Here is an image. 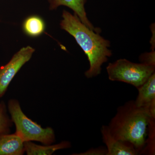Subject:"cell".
I'll use <instances>...</instances> for the list:
<instances>
[{"label":"cell","instance_id":"cell-1","mask_svg":"<svg viewBox=\"0 0 155 155\" xmlns=\"http://www.w3.org/2000/svg\"><path fill=\"white\" fill-rule=\"evenodd\" d=\"M63 19L60 25L75 38L86 54L89 62L90 67L84 73L87 78H90L100 75L101 67L112 55L109 49L110 42L84 24L75 14L64 10L62 14Z\"/></svg>","mask_w":155,"mask_h":155},{"label":"cell","instance_id":"cell-2","mask_svg":"<svg viewBox=\"0 0 155 155\" xmlns=\"http://www.w3.org/2000/svg\"><path fill=\"white\" fill-rule=\"evenodd\" d=\"M155 118L148 107H138L129 101L117 108L108 125L112 136L133 145L139 154L144 147L150 120Z\"/></svg>","mask_w":155,"mask_h":155},{"label":"cell","instance_id":"cell-3","mask_svg":"<svg viewBox=\"0 0 155 155\" xmlns=\"http://www.w3.org/2000/svg\"><path fill=\"white\" fill-rule=\"evenodd\" d=\"M8 110L16 126V133L24 142L36 141L44 145H50L55 141L54 131L51 127L43 128L23 113L17 100H10Z\"/></svg>","mask_w":155,"mask_h":155},{"label":"cell","instance_id":"cell-4","mask_svg":"<svg viewBox=\"0 0 155 155\" xmlns=\"http://www.w3.org/2000/svg\"><path fill=\"white\" fill-rule=\"evenodd\" d=\"M155 70V66L132 63L125 59L110 63L107 67L110 80L128 84L137 89L147 81Z\"/></svg>","mask_w":155,"mask_h":155},{"label":"cell","instance_id":"cell-5","mask_svg":"<svg viewBox=\"0 0 155 155\" xmlns=\"http://www.w3.org/2000/svg\"><path fill=\"white\" fill-rule=\"evenodd\" d=\"M35 51L29 46L22 48L8 64L0 68V98L5 94L11 81L22 66L30 60Z\"/></svg>","mask_w":155,"mask_h":155},{"label":"cell","instance_id":"cell-6","mask_svg":"<svg viewBox=\"0 0 155 155\" xmlns=\"http://www.w3.org/2000/svg\"><path fill=\"white\" fill-rule=\"evenodd\" d=\"M103 142L107 149V155H137L138 152L127 142L116 139L110 132L108 125L102 126L101 129Z\"/></svg>","mask_w":155,"mask_h":155},{"label":"cell","instance_id":"cell-7","mask_svg":"<svg viewBox=\"0 0 155 155\" xmlns=\"http://www.w3.org/2000/svg\"><path fill=\"white\" fill-rule=\"evenodd\" d=\"M50 10L58 8L59 6H65L72 9L81 22L90 29L96 32H100L99 28H94L87 17L85 6L87 0H48Z\"/></svg>","mask_w":155,"mask_h":155},{"label":"cell","instance_id":"cell-8","mask_svg":"<svg viewBox=\"0 0 155 155\" xmlns=\"http://www.w3.org/2000/svg\"><path fill=\"white\" fill-rule=\"evenodd\" d=\"M24 142L16 133L0 135V155H22Z\"/></svg>","mask_w":155,"mask_h":155},{"label":"cell","instance_id":"cell-9","mask_svg":"<svg viewBox=\"0 0 155 155\" xmlns=\"http://www.w3.org/2000/svg\"><path fill=\"white\" fill-rule=\"evenodd\" d=\"M137 89L138 95L134 101L136 105L147 107L155 103V72Z\"/></svg>","mask_w":155,"mask_h":155},{"label":"cell","instance_id":"cell-10","mask_svg":"<svg viewBox=\"0 0 155 155\" xmlns=\"http://www.w3.org/2000/svg\"><path fill=\"white\" fill-rule=\"evenodd\" d=\"M25 151L28 155H51L56 151L69 148L71 143L68 141L61 142L58 144L40 145L31 141L24 142Z\"/></svg>","mask_w":155,"mask_h":155},{"label":"cell","instance_id":"cell-11","mask_svg":"<svg viewBox=\"0 0 155 155\" xmlns=\"http://www.w3.org/2000/svg\"><path fill=\"white\" fill-rule=\"evenodd\" d=\"M23 28L25 32L28 35L38 36L44 30V22L39 17L33 16L25 20L23 24Z\"/></svg>","mask_w":155,"mask_h":155},{"label":"cell","instance_id":"cell-12","mask_svg":"<svg viewBox=\"0 0 155 155\" xmlns=\"http://www.w3.org/2000/svg\"><path fill=\"white\" fill-rule=\"evenodd\" d=\"M147 137L143 149L140 154H155V119L150 120L148 127Z\"/></svg>","mask_w":155,"mask_h":155},{"label":"cell","instance_id":"cell-13","mask_svg":"<svg viewBox=\"0 0 155 155\" xmlns=\"http://www.w3.org/2000/svg\"><path fill=\"white\" fill-rule=\"evenodd\" d=\"M13 121L7 114V107L4 101L0 103V135L10 133Z\"/></svg>","mask_w":155,"mask_h":155},{"label":"cell","instance_id":"cell-14","mask_svg":"<svg viewBox=\"0 0 155 155\" xmlns=\"http://www.w3.org/2000/svg\"><path fill=\"white\" fill-rule=\"evenodd\" d=\"M107 149L105 147H99L96 148H92L85 151L80 153L73 154L76 155H107Z\"/></svg>","mask_w":155,"mask_h":155},{"label":"cell","instance_id":"cell-15","mask_svg":"<svg viewBox=\"0 0 155 155\" xmlns=\"http://www.w3.org/2000/svg\"><path fill=\"white\" fill-rule=\"evenodd\" d=\"M140 61L143 64L155 66V53L154 51L150 53L143 54L140 57Z\"/></svg>","mask_w":155,"mask_h":155}]
</instances>
